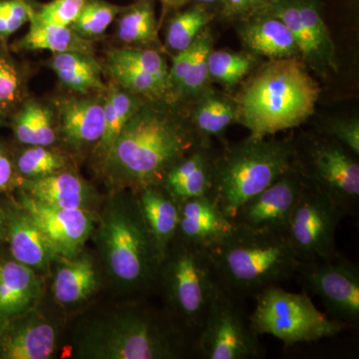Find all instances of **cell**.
Wrapping results in <instances>:
<instances>
[{
	"label": "cell",
	"mask_w": 359,
	"mask_h": 359,
	"mask_svg": "<svg viewBox=\"0 0 359 359\" xmlns=\"http://www.w3.org/2000/svg\"><path fill=\"white\" fill-rule=\"evenodd\" d=\"M205 144L190 115L169 100H146L127 123L97 174L108 191L161 185L180 160Z\"/></svg>",
	"instance_id": "obj_1"
},
{
	"label": "cell",
	"mask_w": 359,
	"mask_h": 359,
	"mask_svg": "<svg viewBox=\"0 0 359 359\" xmlns=\"http://www.w3.org/2000/svg\"><path fill=\"white\" fill-rule=\"evenodd\" d=\"M144 299H123L116 308L86 316L73 337V356L82 359H182L194 342L164 309Z\"/></svg>",
	"instance_id": "obj_2"
},
{
	"label": "cell",
	"mask_w": 359,
	"mask_h": 359,
	"mask_svg": "<svg viewBox=\"0 0 359 359\" xmlns=\"http://www.w3.org/2000/svg\"><path fill=\"white\" fill-rule=\"evenodd\" d=\"M105 283L123 299L157 290L162 254L131 190L108 192L97 212L91 237Z\"/></svg>",
	"instance_id": "obj_3"
},
{
	"label": "cell",
	"mask_w": 359,
	"mask_h": 359,
	"mask_svg": "<svg viewBox=\"0 0 359 359\" xmlns=\"http://www.w3.org/2000/svg\"><path fill=\"white\" fill-rule=\"evenodd\" d=\"M318 96V85L301 59L269 60L235 99L238 122L255 137L294 128L313 114Z\"/></svg>",
	"instance_id": "obj_4"
},
{
	"label": "cell",
	"mask_w": 359,
	"mask_h": 359,
	"mask_svg": "<svg viewBox=\"0 0 359 359\" xmlns=\"http://www.w3.org/2000/svg\"><path fill=\"white\" fill-rule=\"evenodd\" d=\"M209 252L219 285L242 299L292 280L301 264L287 233L249 230L236 224Z\"/></svg>",
	"instance_id": "obj_5"
},
{
	"label": "cell",
	"mask_w": 359,
	"mask_h": 359,
	"mask_svg": "<svg viewBox=\"0 0 359 359\" xmlns=\"http://www.w3.org/2000/svg\"><path fill=\"white\" fill-rule=\"evenodd\" d=\"M294 142L250 136L216 156L212 197L228 218L294 165Z\"/></svg>",
	"instance_id": "obj_6"
},
{
	"label": "cell",
	"mask_w": 359,
	"mask_h": 359,
	"mask_svg": "<svg viewBox=\"0 0 359 359\" xmlns=\"http://www.w3.org/2000/svg\"><path fill=\"white\" fill-rule=\"evenodd\" d=\"M219 285L209 250L175 238L161 263L157 290L163 309L194 346Z\"/></svg>",
	"instance_id": "obj_7"
},
{
	"label": "cell",
	"mask_w": 359,
	"mask_h": 359,
	"mask_svg": "<svg viewBox=\"0 0 359 359\" xmlns=\"http://www.w3.org/2000/svg\"><path fill=\"white\" fill-rule=\"evenodd\" d=\"M254 299L250 321L257 334L271 335L287 346L334 337L351 328L320 313L306 292L294 294L275 285Z\"/></svg>",
	"instance_id": "obj_8"
},
{
	"label": "cell",
	"mask_w": 359,
	"mask_h": 359,
	"mask_svg": "<svg viewBox=\"0 0 359 359\" xmlns=\"http://www.w3.org/2000/svg\"><path fill=\"white\" fill-rule=\"evenodd\" d=\"M244 299L219 285L196 339L194 356L202 359L264 358V346L252 327Z\"/></svg>",
	"instance_id": "obj_9"
},
{
	"label": "cell",
	"mask_w": 359,
	"mask_h": 359,
	"mask_svg": "<svg viewBox=\"0 0 359 359\" xmlns=\"http://www.w3.org/2000/svg\"><path fill=\"white\" fill-rule=\"evenodd\" d=\"M353 153L330 138L294 144V166L306 185L320 191L344 214L355 215L359 204V164Z\"/></svg>",
	"instance_id": "obj_10"
},
{
	"label": "cell",
	"mask_w": 359,
	"mask_h": 359,
	"mask_svg": "<svg viewBox=\"0 0 359 359\" xmlns=\"http://www.w3.org/2000/svg\"><path fill=\"white\" fill-rule=\"evenodd\" d=\"M306 292L320 297L332 320L359 325V269L341 252L299 264L294 278Z\"/></svg>",
	"instance_id": "obj_11"
},
{
	"label": "cell",
	"mask_w": 359,
	"mask_h": 359,
	"mask_svg": "<svg viewBox=\"0 0 359 359\" xmlns=\"http://www.w3.org/2000/svg\"><path fill=\"white\" fill-rule=\"evenodd\" d=\"M346 216L325 194L304 187L287 229V238L299 263L327 259L339 252L335 233Z\"/></svg>",
	"instance_id": "obj_12"
},
{
	"label": "cell",
	"mask_w": 359,
	"mask_h": 359,
	"mask_svg": "<svg viewBox=\"0 0 359 359\" xmlns=\"http://www.w3.org/2000/svg\"><path fill=\"white\" fill-rule=\"evenodd\" d=\"M304 187L302 175L292 165L268 188L241 205L231 221L249 230L287 233Z\"/></svg>",
	"instance_id": "obj_13"
},
{
	"label": "cell",
	"mask_w": 359,
	"mask_h": 359,
	"mask_svg": "<svg viewBox=\"0 0 359 359\" xmlns=\"http://www.w3.org/2000/svg\"><path fill=\"white\" fill-rule=\"evenodd\" d=\"M15 199L29 212L59 257L76 256L95 230L97 212L61 209L33 199L16 189Z\"/></svg>",
	"instance_id": "obj_14"
},
{
	"label": "cell",
	"mask_w": 359,
	"mask_h": 359,
	"mask_svg": "<svg viewBox=\"0 0 359 359\" xmlns=\"http://www.w3.org/2000/svg\"><path fill=\"white\" fill-rule=\"evenodd\" d=\"M104 93L76 94L54 104L59 144L73 158L91 155L102 138L105 126Z\"/></svg>",
	"instance_id": "obj_15"
},
{
	"label": "cell",
	"mask_w": 359,
	"mask_h": 359,
	"mask_svg": "<svg viewBox=\"0 0 359 359\" xmlns=\"http://www.w3.org/2000/svg\"><path fill=\"white\" fill-rule=\"evenodd\" d=\"M59 341L57 323L37 306L0 327V359H50Z\"/></svg>",
	"instance_id": "obj_16"
},
{
	"label": "cell",
	"mask_w": 359,
	"mask_h": 359,
	"mask_svg": "<svg viewBox=\"0 0 359 359\" xmlns=\"http://www.w3.org/2000/svg\"><path fill=\"white\" fill-rule=\"evenodd\" d=\"M52 268V297L65 311L83 308L105 283L96 255L85 249L74 257H59Z\"/></svg>",
	"instance_id": "obj_17"
},
{
	"label": "cell",
	"mask_w": 359,
	"mask_h": 359,
	"mask_svg": "<svg viewBox=\"0 0 359 359\" xmlns=\"http://www.w3.org/2000/svg\"><path fill=\"white\" fill-rule=\"evenodd\" d=\"M1 205L6 214L9 256L39 275L50 271L59 256L39 224L11 194Z\"/></svg>",
	"instance_id": "obj_18"
},
{
	"label": "cell",
	"mask_w": 359,
	"mask_h": 359,
	"mask_svg": "<svg viewBox=\"0 0 359 359\" xmlns=\"http://www.w3.org/2000/svg\"><path fill=\"white\" fill-rule=\"evenodd\" d=\"M20 189L39 202L61 209L97 212L103 200L74 167L43 178L22 180Z\"/></svg>",
	"instance_id": "obj_19"
},
{
	"label": "cell",
	"mask_w": 359,
	"mask_h": 359,
	"mask_svg": "<svg viewBox=\"0 0 359 359\" xmlns=\"http://www.w3.org/2000/svg\"><path fill=\"white\" fill-rule=\"evenodd\" d=\"M42 294L39 273L9 255L0 256V327L37 308Z\"/></svg>",
	"instance_id": "obj_20"
},
{
	"label": "cell",
	"mask_w": 359,
	"mask_h": 359,
	"mask_svg": "<svg viewBox=\"0 0 359 359\" xmlns=\"http://www.w3.org/2000/svg\"><path fill=\"white\" fill-rule=\"evenodd\" d=\"M176 238L187 244L211 250L223 242L235 228L219 210L212 196L182 203Z\"/></svg>",
	"instance_id": "obj_21"
},
{
	"label": "cell",
	"mask_w": 359,
	"mask_h": 359,
	"mask_svg": "<svg viewBox=\"0 0 359 359\" xmlns=\"http://www.w3.org/2000/svg\"><path fill=\"white\" fill-rule=\"evenodd\" d=\"M237 32L245 48L252 55L263 56L269 60L299 58L292 32L283 21L271 14L257 13L238 21Z\"/></svg>",
	"instance_id": "obj_22"
},
{
	"label": "cell",
	"mask_w": 359,
	"mask_h": 359,
	"mask_svg": "<svg viewBox=\"0 0 359 359\" xmlns=\"http://www.w3.org/2000/svg\"><path fill=\"white\" fill-rule=\"evenodd\" d=\"M211 144H205L174 165L162 185L180 205L196 198L212 196L214 164Z\"/></svg>",
	"instance_id": "obj_23"
},
{
	"label": "cell",
	"mask_w": 359,
	"mask_h": 359,
	"mask_svg": "<svg viewBox=\"0 0 359 359\" xmlns=\"http://www.w3.org/2000/svg\"><path fill=\"white\" fill-rule=\"evenodd\" d=\"M105 126L102 138L91 153L92 165L96 173L102 166L118 137L147 99L132 93L110 81L105 93Z\"/></svg>",
	"instance_id": "obj_24"
},
{
	"label": "cell",
	"mask_w": 359,
	"mask_h": 359,
	"mask_svg": "<svg viewBox=\"0 0 359 359\" xmlns=\"http://www.w3.org/2000/svg\"><path fill=\"white\" fill-rule=\"evenodd\" d=\"M14 139L21 146H57V116L54 107L26 99L9 121Z\"/></svg>",
	"instance_id": "obj_25"
},
{
	"label": "cell",
	"mask_w": 359,
	"mask_h": 359,
	"mask_svg": "<svg viewBox=\"0 0 359 359\" xmlns=\"http://www.w3.org/2000/svg\"><path fill=\"white\" fill-rule=\"evenodd\" d=\"M137 194L149 229L164 257L178 233L181 205L162 185L146 187Z\"/></svg>",
	"instance_id": "obj_26"
},
{
	"label": "cell",
	"mask_w": 359,
	"mask_h": 359,
	"mask_svg": "<svg viewBox=\"0 0 359 359\" xmlns=\"http://www.w3.org/2000/svg\"><path fill=\"white\" fill-rule=\"evenodd\" d=\"M61 83L75 94L103 93L102 66L92 54L81 52L53 53L48 62Z\"/></svg>",
	"instance_id": "obj_27"
},
{
	"label": "cell",
	"mask_w": 359,
	"mask_h": 359,
	"mask_svg": "<svg viewBox=\"0 0 359 359\" xmlns=\"http://www.w3.org/2000/svg\"><path fill=\"white\" fill-rule=\"evenodd\" d=\"M16 51L48 50L52 53L81 52L94 55L91 40L78 35L70 26H59L48 23L30 21V27L26 35L15 41Z\"/></svg>",
	"instance_id": "obj_28"
},
{
	"label": "cell",
	"mask_w": 359,
	"mask_h": 359,
	"mask_svg": "<svg viewBox=\"0 0 359 359\" xmlns=\"http://www.w3.org/2000/svg\"><path fill=\"white\" fill-rule=\"evenodd\" d=\"M259 13L271 14L287 25L299 48V58L304 65L320 75L335 72L302 20L294 0H271Z\"/></svg>",
	"instance_id": "obj_29"
},
{
	"label": "cell",
	"mask_w": 359,
	"mask_h": 359,
	"mask_svg": "<svg viewBox=\"0 0 359 359\" xmlns=\"http://www.w3.org/2000/svg\"><path fill=\"white\" fill-rule=\"evenodd\" d=\"M195 101L191 122L205 142L211 143L210 138L221 137L228 127L238 122L237 104L224 94L210 89Z\"/></svg>",
	"instance_id": "obj_30"
},
{
	"label": "cell",
	"mask_w": 359,
	"mask_h": 359,
	"mask_svg": "<svg viewBox=\"0 0 359 359\" xmlns=\"http://www.w3.org/2000/svg\"><path fill=\"white\" fill-rule=\"evenodd\" d=\"M116 36L124 46L154 48L159 44L155 9L151 0H139L123 8Z\"/></svg>",
	"instance_id": "obj_31"
},
{
	"label": "cell",
	"mask_w": 359,
	"mask_h": 359,
	"mask_svg": "<svg viewBox=\"0 0 359 359\" xmlns=\"http://www.w3.org/2000/svg\"><path fill=\"white\" fill-rule=\"evenodd\" d=\"M13 155L21 181L43 178L74 167L72 156L58 146H21L13 149Z\"/></svg>",
	"instance_id": "obj_32"
},
{
	"label": "cell",
	"mask_w": 359,
	"mask_h": 359,
	"mask_svg": "<svg viewBox=\"0 0 359 359\" xmlns=\"http://www.w3.org/2000/svg\"><path fill=\"white\" fill-rule=\"evenodd\" d=\"M211 9L195 6L175 14L169 20L166 30V45L175 54L189 48L214 20Z\"/></svg>",
	"instance_id": "obj_33"
},
{
	"label": "cell",
	"mask_w": 359,
	"mask_h": 359,
	"mask_svg": "<svg viewBox=\"0 0 359 359\" xmlns=\"http://www.w3.org/2000/svg\"><path fill=\"white\" fill-rule=\"evenodd\" d=\"M212 47V36L209 27L201 33L193 43V57L189 65L188 72L177 93L175 102L195 101L210 90L208 56Z\"/></svg>",
	"instance_id": "obj_34"
},
{
	"label": "cell",
	"mask_w": 359,
	"mask_h": 359,
	"mask_svg": "<svg viewBox=\"0 0 359 359\" xmlns=\"http://www.w3.org/2000/svg\"><path fill=\"white\" fill-rule=\"evenodd\" d=\"M27 74L25 66L14 59L7 44L0 42V110L7 116L27 99Z\"/></svg>",
	"instance_id": "obj_35"
},
{
	"label": "cell",
	"mask_w": 359,
	"mask_h": 359,
	"mask_svg": "<svg viewBox=\"0 0 359 359\" xmlns=\"http://www.w3.org/2000/svg\"><path fill=\"white\" fill-rule=\"evenodd\" d=\"M106 72L111 81L147 100H169L170 87L159 78L122 63L106 60Z\"/></svg>",
	"instance_id": "obj_36"
},
{
	"label": "cell",
	"mask_w": 359,
	"mask_h": 359,
	"mask_svg": "<svg viewBox=\"0 0 359 359\" xmlns=\"http://www.w3.org/2000/svg\"><path fill=\"white\" fill-rule=\"evenodd\" d=\"M256 56L226 50H212L208 56L210 80L224 89L235 88L256 66Z\"/></svg>",
	"instance_id": "obj_37"
},
{
	"label": "cell",
	"mask_w": 359,
	"mask_h": 359,
	"mask_svg": "<svg viewBox=\"0 0 359 359\" xmlns=\"http://www.w3.org/2000/svg\"><path fill=\"white\" fill-rule=\"evenodd\" d=\"M122 11L123 7L104 0H88L71 28L80 36L92 41L106 32Z\"/></svg>",
	"instance_id": "obj_38"
},
{
	"label": "cell",
	"mask_w": 359,
	"mask_h": 359,
	"mask_svg": "<svg viewBox=\"0 0 359 359\" xmlns=\"http://www.w3.org/2000/svg\"><path fill=\"white\" fill-rule=\"evenodd\" d=\"M106 60L122 63L146 71L149 74L166 82L170 87L169 70L166 58L156 48L128 47L113 48L108 51Z\"/></svg>",
	"instance_id": "obj_39"
},
{
	"label": "cell",
	"mask_w": 359,
	"mask_h": 359,
	"mask_svg": "<svg viewBox=\"0 0 359 359\" xmlns=\"http://www.w3.org/2000/svg\"><path fill=\"white\" fill-rule=\"evenodd\" d=\"M294 1L302 20L308 27L309 33L318 44L321 53L337 72V62L334 44L330 37L325 21L323 20L320 0H294Z\"/></svg>",
	"instance_id": "obj_40"
},
{
	"label": "cell",
	"mask_w": 359,
	"mask_h": 359,
	"mask_svg": "<svg viewBox=\"0 0 359 359\" xmlns=\"http://www.w3.org/2000/svg\"><path fill=\"white\" fill-rule=\"evenodd\" d=\"M36 9L30 0H0V42L11 36L34 18Z\"/></svg>",
	"instance_id": "obj_41"
},
{
	"label": "cell",
	"mask_w": 359,
	"mask_h": 359,
	"mask_svg": "<svg viewBox=\"0 0 359 359\" xmlns=\"http://www.w3.org/2000/svg\"><path fill=\"white\" fill-rule=\"evenodd\" d=\"M88 0H52L35 13L32 20L59 26H72Z\"/></svg>",
	"instance_id": "obj_42"
},
{
	"label": "cell",
	"mask_w": 359,
	"mask_h": 359,
	"mask_svg": "<svg viewBox=\"0 0 359 359\" xmlns=\"http://www.w3.org/2000/svg\"><path fill=\"white\" fill-rule=\"evenodd\" d=\"M325 133L348 149L354 155H359V121L358 118H335L325 123Z\"/></svg>",
	"instance_id": "obj_43"
},
{
	"label": "cell",
	"mask_w": 359,
	"mask_h": 359,
	"mask_svg": "<svg viewBox=\"0 0 359 359\" xmlns=\"http://www.w3.org/2000/svg\"><path fill=\"white\" fill-rule=\"evenodd\" d=\"M21 179L16 171L13 149L0 141V195H11L20 188Z\"/></svg>",
	"instance_id": "obj_44"
},
{
	"label": "cell",
	"mask_w": 359,
	"mask_h": 359,
	"mask_svg": "<svg viewBox=\"0 0 359 359\" xmlns=\"http://www.w3.org/2000/svg\"><path fill=\"white\" fill-rule=\"evenodd\" d=\"M269 1L271 0H222L219 14L226 20L238 22L263 11Z\"/></svg>",
	"instance_id": "obj_45"
},
{
	"label": "cell",
	"mask_w": 359,
	"mask_h": 359,
	"mask_svg": "<svg viewBox=\"0 0 359 359\" xmlns=\"http://www.w3.org/2000/svg\"><path fill=\"white\" fill-rule=\"evenodd\" d=\"M6 214L4 208L0 204V244H6Z\"/></svg>",
	"instance_id": "obj_46"
},
{
	"label": "cell",
	"mask_w": 359,
	"mask_h": 359,
	"mask_svg": "<svg viewBox=\"0 0 359 359\" xmlns=\"http://www.w3.org/2000/svg\"><path fill=\"white\" fill-rule=\"evenodd\" d=\"M195 1L196 4H201V6H204L207 7V8L211 9L212 7L219 8L222 0H195Z\"/></svg>",
	"instance_id": "obj_47"
},
{
	"label": "cell",
	"mask_w": 359,
	"mask_h": 359,
	"mask_svg": "<svg viewBox=\"0 0 359 359\" xmlns=\"http://www.w3.org/2000/svg\"><path fill=\"white\" fill-rule=\"evenodd\" d=\"M168 7H180L184 6L190 0H161Z\"/></svg>",
	"instance_id": "obj_48"
},
{
	"label": "cell",
	"mask_w": 359,
	"mask_h": 359,
	"mask_svg": "<svg viewBox=\"0 0 359 359\" xmlns=\"http://www.w3.org/2000/svg\"><path fill=\"white\" fill-rule=\"evenodd\" d=\"M8 116L4 112V111L0 110V127L6 126L8 120H7Z\"/></svg>",
	"instance_id": "obj_49"
}]
</instances>
